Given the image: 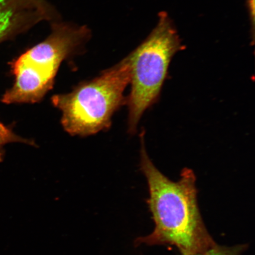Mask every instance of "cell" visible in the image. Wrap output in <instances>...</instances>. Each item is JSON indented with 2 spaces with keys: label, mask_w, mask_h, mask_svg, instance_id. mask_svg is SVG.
Returning a JSON list of instances; mask_svg holds the SVG:
<instances>
[{
  "label": "cell",
  "mask_w": 255,
  "mask_h": 255,
  "mask_svg": "<svg viewBox=\"0 0 255 255\" xmlns=\"http://www.w3.org/2000/svg\"><path fill=\"white\" fill-rule=\"evenodd\" d=\"M140 139V168L147 182V203L155 227L150 235L137 239L136 245H171L181 255L203 253L214 246L201 215L194 171L185 168L177 181L169 179L149 158L143 132Z\"/></svg>",
  "instance_id": "1"
},
{
  "label": "cell",
  "mask_w": 255,
  "mask_h": 255,
  "mask_svg": "<svg viewBox=\"0 0 255 255\" xmlns=\"http://www.w3.org/2000/svg\"><path fill=\"white\" fill-rule=\"evenodd\" d=\"M130 81V65L127 57L70 93L53 96V105L62 112L63 128L69 134L81 136L109 128L114 114L126 104L124 92Z\"/></svg>",
  "instance_id": "2"
},
{
  "label": "cell",
  "mask_w": 255,
  "mask_h": 255,
  "mask_svg": "<svg viewBox=\"0 0 255 255\" xmlns=\"http://www.w3.org/2000/svg\"><path fill=\"white\" fill-rule=\"evenodd\" d=\"M181 49L179 36L168 15L159 14L155 27L128 57L130 65L128 132H136L145 112L157 103L175 54Z\"/></svg>",
  "instance_id": "3"
},
{
  "label": "cell",
  "mask_w": 255,
  "mask_h": 255,
  "mask_svg": "<svg viewBox=\"0 0 255 255\" xmlns=\"http://www.w3.org/2000/svg\"><path fill=\"white\" fill-rule=\"evenodd\" d=\"M15 21V11L11 0H0V41L11 31Z\"/></svg>",
  "instance_id": "4"
},
{
  "label": "cell",
  "mask_w": 255,
  "mask_h": 255,
  "mask_svg": "<svg viewBox=\"0 0 255 255\" xmlns=\"http://www.w3.org/2000/svg\"><path fill=\"white\" fill-rule=\"evenodd\" d=\"M12 142L24 143L28 145H34L33 141L18 136L12 131L10 128L0 122V162H1L4 159V146L8 143Z\"/></svg>",
  "instance_id": "5"
},
{
  "label": "cell",
  "mask_w": 255,
  "mask_h": 255,
  "mask_svg": "<svg viewBox=\"0 0 255 255\" xmlns=\"http://www.w3.org/2000/svg\"><path fill=\"white\" fill-rule=\"evenodd\" d=\"M247 245H239L234 247L221 246L216 244L203 253L181 255H242L247 250Z\"/></svg>",
  "instance_id": "6"
},
{
  "label": "cell",
  "mask_w": 255,
  "mask_h": 255,
  "mask_svg": "<svg viewBox=\"0 0 255 255\" xmlns=\"http://www.w3.org/2000/svg\"><path fill=\"white\" fill-rule=\"evenodd\" d=\"M249 14L250 16L251 24L252 25V30L254 34L255 27V0H247Z\"/></svg>",
  "instance_id": "7"
}]
</instances>
